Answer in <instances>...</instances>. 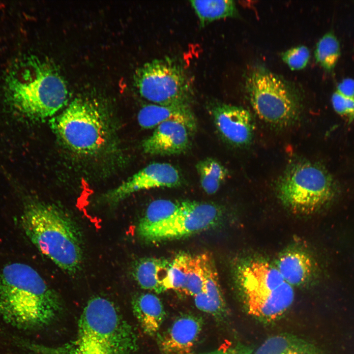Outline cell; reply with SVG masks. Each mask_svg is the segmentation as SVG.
<instances>
[{
	"mask_svg": "<svg viewBox=\"0 0 354 354\" xmlns=\"http://www.w3.org/2000/svg\"><path fill=\"white\" fill-rule=\"evenodd\" d=\"M196 167L201 187L209 195L216 193L227 177V169L214 158L204 159L197 163Z\"/></svg>",
	"mask_w": 354,
	"mask_h": 354,
	"instance_id": "cell-22",
	"label": "cell"
},
{
	"mask_svg": "<svg viewBox=\"0 0 354 354\" xmlns=\"http://www.w3.org/2000/svg\"><path fill=\"white\" fill-rule=\"evenodd\" d=\"M210 114L221 136L238 147L249 145L253 137L254 123L250 113L243 107L220 102L209 107Z\"/></svg>",
	"mask_w": 354,
	"mask_h": 354,
	"instance_id": "cell-12",
	"label": "cell"
},
{
	"mask_svg": "<svg viewBox=\"0 0 354 354\" xmlns=\"http://www.w3.org/2000/svg\"><path fill=\"white\" fill-rule=\"evenodd\" d=\"M201 27L219 19L236 17L238 12L232 0H190Z\"/></svg>",
	"mask_w": 354,
	"mask_h": 354,
	"instance_id": "cell-21",
	"label": "cell"
},
{
	"mask_svg": "<svg viewBox=\"0 0 354 354\" xmlns=\"http://www.w3.org/2000/svg\"><path fill=\"white\" fill-rule=\"evenodd\" d=\"M131 306L143 332L150 336L157 334L166 316L160 299L153 294L141 293L133 297Z\"/></svg>",
	"mask_w": 354,
	"mask_h": 354,
	"instance_id": "cell-18",
	"label": "cell"
},
{
	"mask_svg": "<svg viewBox=\"0 0 354 354\" xmlns=\"http://www.w3.org/2000/svg\"><path fill=\"white\" fill-rule=\"evenodd\" d=\"M182 183L178 170L167 163H152L139 171L114 189L105 193L102 200L114 206L135 192L153 188H174Z\"/></svg>",
	"mask_w": 354,
	"mask_h": 354,
	"instance_id": "cell-11",
	"label": "cell"
},
{
	"mask_svg": "<svg viewBox=\"0 0 354 354\" xmlns=\"http://www.w3.org/2000/svg\"><path fill=\"white\" fill-rule=\"evenodd\" d=\"M134 84L141 97L157 105L190 104L192 95L184 69L169 57L152 60L139 67Z\"/></svg>",
	"mask_w": 354,
	"mask_h": 354,
	"instance_id": "cell-9",
	"label": "cell"
},
{
	"mask_svg": "<svg viewBox=\"0 0 354 354\" xmlns=\"http://www.w3.org/2000/svg\"><path fill=\"white\" fill-rule=\"evenodd\" d=\"M276 267L284 281L293 287L308 282L314 273L315 265L312 258L307 253L291 250L279 257Z\"/></svg>",
	"mask_w": 354,
	"mask_h": 354,
	"instance_id": "cell-19",
	"label": "cell"
},
{
	"mask_svg": "<svg viewBox=\"0 0 354 354\" xmlns=\"http://www.w3.org/2000/svg\"><path fill=\"white\" fill-rule=\"evenodd\" d=\"M170 264L171 262L163 258H141L134 265L133 276L142 289L161 293L170 289Z\"/></svg>",
	"mask_w": 354,
	"mask_h": 354,
	"instance_id": "cell-17",
	"label": "cell"
},
{
	"mask_svg": "<svg viewBox=\"0 0 354 354\" xmlns=\"http://www.w3.org/2000/svg\"><path fill=\"white\" fill-rule=\"evenodd\" d=\"M281 58L292 70H301L307 65L310 58L308 48L301 45L292 48L281 54Z\"/></svg>",
	"mask_w": 354,
	"mask_h": 354,
	"instance_id": "cell-27",
	"label": "cell"
},
{
	"mask_svg": "<svg viewBox=\"0 0 354 354\" xmlns=\"http://www.w3.org/2000/svg\"><path fill=\"white\" fill-rule=\"evenodd\" d=\"M189 256V254L180 253L171 262L168 274L170 289L184 293Z\"/></svg>",
	"mask_w": 354,
	"mask_h": 354,
	"instance_id": "cell-25",
	"label": "cell"
},
{
	"mask_svg": "<svg viewBox=\"0 0 354 354\" xmlns=\"http://www.w3.org/2000/svg\"><path fill=\"white\" fill-rule=\"evenodd\" d=\"M331 103L334 110L349 120L354 119V99L343 96L335 92L331 97Z\"/></svg>",
	"mask_w": 354,
	"mask_h": 354,
	"instance_id": "cell-28",
	"label": "cell"
},
{
	"mask_svg": "<svg viewBox=\"0 0 354 354\" xmlns=\"http://www.w3.org/2000/svg\"><path fill=\"white\" fill-rule=\"evenodd\" d=\"M337 92L343 96L354 99V79L346 78L337 86Z\"/></svg>",
	"mask_w": 354,
	"mask_h": 354,
	"instance_id": "cell-30",
	"label": "cell"
},
{
	"mask_svg": "<svg viewBox=\"0 0 354 354\" xmlns=\"http://www.w3.org/2000/svg\"><path fill=\"white\" fill-rule=\"evenodd\" d=\"M316 61L325 70H333L340 56L339 43L332 32L325 34L318 41L314 52Z\"/></svg>",
	"mask_w": 354,
	"mask_h": 354,
	"instance_id": "cell-24",
	"label": "cell"
},
{
	"mask_svg": "<svg viewBox=\"0 0 354 354\" xmlns=\"http://www.w3.org/2000/svg\"><path fill=\"white\" fill-rule=\"evenodd\" d=\"M24 231L38 250L73 275L81 269L83 236L74 219L59 206L39 201L26 204L21 216Z\"/></svg>",
	"mask_w": 354,
	"mask_h": 354,
	"instance_id": "cell-3",
	"label": "cell"
},
{
	"mask_svg": "<svg viewBox=\"0 0 354 354\" xmlns=\"http://www.w3.org/2000/svg\"><path fill=\"white\" fill-rule=\"evenodd\" d=\"M180 206V202L170 200L158 199L152 201L138 223V235L140 236L166 220L178 209Z\"/></svg>",
	"mask_w": 354,
	"mask_h": 354,
	"instance_id": "cell-23",
	"label": "cell"
},
{
	"mask_svg": "<svg viewBox=\"0 0 354 354\" xmlns=\"http://www.w3.org/2000/svg\"><path fill=\"white\" fill-rule=\"evenodd\" d=\"M139 125L144 129L155 128L168 121H177L185 124L191 132L196 129V120L190 104L163 106L145 104L137 117Z\"/></svg>",
	"mask_w": 354,
	"mask_h": 354,
	"instance_id": "cell-16",
	"label": "cell"
},
{
	"mask_svg": "<svg viewBox=\"0 0 354 354\" xmlns=\"http://www.w3.org/2000/svg\"><path fill=\"white\" fill-rule=\"evenodd\" d=\"M277 191L281 202L291 210L309 214L331 202L336 195L337 186L323 166L299 161L285 170L277 183Z\"/></svg>",
	"mask_w": 354,
	"mask_h": 354,
	"instance_id": "cell-7",
	"label": "cell"
},
{
	"mask_svg": "<svg viewBox=\"0 0 354 354\" xmlns=\"http://www.w3.org/2000/svg\"><path fill=\"white\" fill-rule=\"evenodd\" d=\"M4 90L9 105L17 114L36 120L57 113L68 95L65 82L55 69L33 59L19 62L11 69Z\"/></svg>",
	"mask_w": 354,
	"mask_h": 354,
	"instance_id": "cell-4",
	"label": "cell"
},
{
	"mask_svg": "<svg viewBox=\"0 0 354 354\" xmlns=\"http://www.w3.org/2000/svg\"><path fill=\"white\" fill-rule=\"evenodd\" d=\"M245 88L258 117L272 125L286 126L296 120L300 97L295 88L264 67H255L245 78Z\"/></svg>",
	"mask_w": 354,
	"mask_h": 354,
	"instance_id": "cell-8",
	"label": "cell"
},
{
	"mask_svg": "<svg viewBox=\"0 0 354 354\" xmlns=\"http://www.w3.org/2000/svg\"><path fill=\"white\" fill-rule=\"evenodd\" d=\"M51 124L62 144L79 155L98 154L110 140V127L104 114L93 103L81 98L73 100Z\"/></svg>",
	"mask_w": 354,
	"mask_h": 354,
	"instance_id": "cell-6",
	"label": "cell"
},
{
	"mask_svg": "<svg viewBox=\"0 0 354 354\" xmlns=\"http://www.w3.org/2000/svg\"><path fill=\"white\" fill-rule=\"evenodd\" d=\"M63 311L62 300L33 267L21 263L0 270V320L24 330L54 323Z\"/></svg>",
	"mask_w": 354,
	"mask_h": 354,
	"instance_id": "cell-2",
	"label": "cell"
},
{
	"mask_svg": "<svg viewBox=\"0 0 354 354\" xmlns=\"http://www.w3.org/2000/svg\"><path fill=\"white\" fill-rule=\"evenodd\" d=\"M221 217L220 209L214 204L184 201L168 219L139 236L152 242L180 238L214 227Z\"/></svg>",
	"mask_w": 354,
	"mask_h": 354,
	"instance_id": "cell-10",
	"label": "cell"
},
{
	"mask_svg": "<svg viewBox=\"0 0 354 354\" xmlns=\"http://www.w3.org/2000/svg\"><path fill=\"white\" fill-rule=\"evenodd\" d=\"M204 280L201 292L195 295L194 302L200 310L216 319L226 315L227 306L222 293L214 260L210 254L198 255Z\"/></svg>",
	"mask_w": 354,
	"mask_h": 354,
	"instance_id": "cell-15",
	"label": "cell"
},
{
	"mask_svg": "<svg viewBox=\"0 0 354 354\" xmlns=\"http://www.w3.org/2000/svg\"><path fill=\"white\" fill-rule=\"evenodd\" d=\"M252 354H323L319 348L306 340L288 334L267 338Z\"/></svg>",
	"mask_w": 354,
	"mask_h": 354,
	"instance_id": "cell-20",
	"label": "cell"
},
{
	"mask_svg": "<svg viewBox=\"0 0 354 354\" xmlns=\"http://www.w3.org/2000/svg\"><path fill=\"white\" fill-rule=\"evenodd\" d=\"M188 275L184 294L194 296L202 292L204 280L198 255H190L188 264Z\"/></svg>",
	"mask_w": 354,
	"mask_h": 354,
	"instance_id": "cell-26",
	"label": "cell"
},
{
	"mask_svg": "<svg viewBox=\"0 0 354 354\" xmlns=\"http://www.w3.org/2000/svg\"><path fill=\"white\" fill-rule=\"evenodd\" d=\"M237 277L249 314L272 321L284 314L295 298L294 290L276 267L262 260H252L238 268Z\"/></svg>",
	"mask_w": 354,
	"mask_h": 354,
	"instance_id": "cell-5",
	"label": "cell"
},
{
	"mask_svg": "<svg viewBox=\"0 0 354 354\" xmlns=\"http://www.w3.org/2000/svg\"><path fill=\"white\" fill-rule=\"evenodd\" d=\"M189 128L177 121L163 122L142 144L143 151L153 155H172L186 151L190 144Z\"/></svg>",
	"mask_w": 354,
	"mask_h": 354,
	"instance_id": "cell-14",
	"label": "cell"
},
{
	"mask_svg": "<svg viewBox=\"0 0 354 354\" xmlns=\"http://www.w3.org/2000/svg\"><path fill=\"white\" fill-rule=\"evenodd\" d=\"M253 352L251 347L241 343H237L200 354H252Z\"/></svg>",
	"mask_w": 354,
	"mask_h": 354,
	"instance_id": "cell-29",
	"label": "cell"
},
{
	"mask_svg": "<svg viewBox=\"0 0 354 354\" xmlns=\"http://www.w3.org/2000/svg\"><path fill=\"white\" fill-rule=\"evenodd\" d=\"M35 354H138L137 334L110 300L95 296L88 302L70 341L56 346L27 342Z\"/></svg>",
	"mask_w": 354,
	"mask_h": 354,
	"instance_id": "cell-1",
	"label": "cell"
},
{
	"mask_svg": "<svg viewBox=\"0 0 354 354\" xmlns=\"http://www.w3.org/2000/svg\"><path fill=\"white\" fill-rule=\"evenodd\" d=\"M204 325L203 318L192 313L178 316L166 330L157 335L161 354H191Z\"/></svg>",
	"mask_w": 354,
	"mask_h": 354,
	"instance_id": "cell-13",
	"label": "cell"
}]
</instances>
